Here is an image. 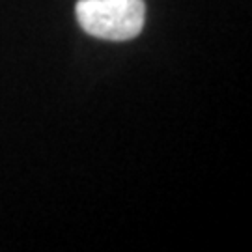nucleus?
<instances>
[{
  "mask_svg": "<svg viewBox=\"0 0 252 252\" xmlns=\"http://www.w3.org/2000/svg\"><path fill=\"white\" fill-rule=\"evenodd\" d=\"M81 27L95 37L126 41L144 28V0H81L77 4Z\"/></svg>",
  "mask_w": 252,
  "mask_h": 252,
  "instance_id": "1",
  "label": "nucleus"
}]
</instances>
